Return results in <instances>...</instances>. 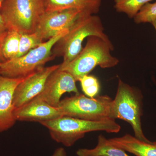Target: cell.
Instances as JSON below:
<instances>
[{
    "label": "cell",
    "instance_id": "cell-1",
    "mask_svg": "<svg viewBox=\"0 0 156 156\" xmlns=\"http://www.w3.org/2000/svg\"><path fill=\"white\" fill-rule=\"evenodd\" d=\"M68 29V32L56 42L52 49V54L55 57H63L59 69L66 66L79 55L83 49L84 40L89 36L99 37L112 44L104 32L100 17L95 14L83 13Z\"/></svg>",
    "mask_w": 156,
    "mask_h": 156
},
{
    "label": "cell",
    "instance_id": "cell-2",
    "mask_svg": "<svg viewBox=\"0 0 156 156\" xmlns=\"http://www.w3.org/2000/svg\"><path fill=\"white\" fill-rule=\"evenodd\" d=\"M48 128L51 138L66 147L72 146L88 132L104 131L118 133L121 127L115 119L89 121L68 116H62L40 123Z\"/></svg>",
    "mask_w": 156,
    "mask_h": 156
},
{
    "label": "cell",
    "instance_id": "cell-3",
    "mask_svg": "<svg viewBox=\"0 0 156 156\" xmlns=\"http://www.w3.org/2000/svg\"><path fill=\"white\" fill-rule=\"evenodd\" d=\"M114 49L112 44L108 43L100 37L89 36L79 55L66 66L59 69L69 73L76 82L80 81L97 66L110 68L119 64V59L111 53Z\"/></svg>",
    "mask_w": 156,
    "mask_h": 156
},
{
    "label": "cell",
    "instance_id": "cell-4",
    "mask_svg": "<svg viewBox=\"0 0 156 156\" xmlns=\"http://www.w3.org/2000/svg\"><path fill=\"white\" fill-rule=\"evenodd\" d=\"M143 98L140 90L119 79L116 94L112 101L110 118L115 120L119 119L129 123L135 137L142 141L150 142L144 134L141 126Z\"/></svg>",
    "mask_w": 156,
    "mask_h": 156
},
{
    "label": "cell",
    "instance_id": "cell-5",
    "mask_svg": "<svg viewBox=\"0 0 156 156\" xmlns=\"http://www.w3.org/2000/svg\"><path fill=\"white\" fill-rule=\"evenodd\" d=\"M68 31V29L61 31L24 56L0 63V75L10 78H24L43 68L55 58L52 52L53 46Z\"/></svg>",
    "mask_w": 156,
    "mask_h": 156
},
{
    "label": "cell",
    "instance_id": "cell-6",
    "mask_svg": "<svg viewBox=\"0 0 156 156\" xmlns=\"http://www.w3.org/2000/svg\"><path fill=\"white\" fill-rule=\"evenodd\" d=\"M45 12L44 0H5L0 10L9 29L20 34L34 33Z\"/></svg>",
    "mask_w": 156,
    "mask_h": 156
},
{
    "label": "cell",
    "instance_id": "cell-7",
    "mask_svg": "<svg viewBox=\"0 0 156 156\" xmlns=\"http://www.w3.org/2000/svg\"><path fill=\"white\" fill-rule=\"evenodd\" d=\"M112 100L108 95H97L92 98L79 93L60 101L56 108L64 116L89 121H102L112 119Z\"/></svg>",
    "mask_w": 156,
    "mask_h": 156
},
{
    "label": "cell",
    "instance_id": "cell-8",
    "mask_svg": "<svg viewBox=\"0 0 156 156\" xmlns=\"http://www.w3.org/2000/svg\"><path fill=\"white\" fill-rule=\"evenodd\" d=\"M83 13L86 12L75 9L45 11L34 33L43 41L49 40L69 28Z\"/></svg>",
    "mask_w": 156,
    "mask_h": 156
},
{
    "label": "cell",
    "instance_id": "cell-9",
    "mask_svg": "<svg viewBox=\"0 0 156 156\" xmlns=\"http://www.w3.org/2000/svg\"><path fill=\"white\" fill-rule=\"evenodd\" d=\"M76 83L75 80L70 74L58 68L48 77L43 91L35 98L56 108L64 93H80Z\"/></svg>",
    "mask_w": 156,
    "mask_h": 156
},
{
    "label": "cell",
    "instance_id": "cell-10",
    "mask_svg": "<svg viewBox=\"0 0 156 156\" xmlns=\"http://www.w3.org/2000/svg\"><path fill=\"white\" fill-rule=\"evenodd\" d=\"M60 67V64L44 67L24 78L15 89L14 109L28 103L42 92L48 77Z\"/></svg>",
    "mask_w": 156,
    "mask_h": 156
},
{
    "label": "cell",
    "instance_id": "cell-11",
    "mask_svg": "<svg viewBox=\"0 0 156 156\" xmlns=\"http://www.w3.org/2000/svg\"><path fill=\"white\" fill-rule=\"evenodd\" d=\"M24 78H10L0 75V132L14 126L13 97L15 89Z\"/></svg>",
    "mask_w": 156,
    "mask_h": 156
},
{
    "label": "cell",
    "instance_id": "cell-12",
    "mask_svg": "<svg viewBox=\"0 0 156 156\" xmlns=\"http://www.w3.org/2000/svg\"><path fill=\"white\" fill-rule=\"evenodd\" d=\"M16 121L41 123L63 116L58 108L34 98L28 103L14 109Z\"/></svg>",
    "mask_w": 156,
    "mask_h": 156
},
{
    "label": "cell",
    "instance_id": "cell-13",
    "mask_svg": "<svg viewBox=\"0 0 156 156\" xmlns=\"http://www.w3.org/2000/svg\"><path fill=\"white\" fill-rule=\"evenodd\" d=\"M108 140L112 145L135 156H156V142H145L129 134Z\"/></svg>",
    "mask_w": 156,
    "mask_h": 156
},
{
    "label": "cell",
    "instance_id": "cell-14",
    "mask_svg": "<svg viewBox=\"0 0 156 156\" xmlns=\"http://www.w3.org/2000/svg\"><path fill=\"white\" fill-rule=\"evenodd\" d=\"M45 11L77 9L94 15L100 11L102 0H44Z\"/></svg>",
    "mask_w": 156,
    "mask_h": 156
},
{
    "label": "cell",
    "instance_id": "cell-15",
    "mask_svg": "<svg viewBox=\"0 0 156 156\" xmlns=\"http://www.w3.org/2000/svg\"><path fill=\"white\" fill-rule=\"evenodd\" d=\"M126 152L112 145L105 136L100 134L98 137L97 144L95 147L79 149L76 154L77 156H131Z\"/></svg>",
    "mask_w": 156,
    "mask_h": 156
},
{
    "label": "cell",
    "instance_id": "cell-16",
    "mask_svg": "<svg viewBox=\"0 0 156 156\" xmlns=\"http://www.w3.org/2000/svg\"><path fill=\"white\" fill-rule=\"evenodd\" d=\"M20 34L8 29L0 35V48L6 61L16 58L19 50Z\"/></svg>",
    "mask_w": 156,
    "mask_h": 156
},
{
    "label": "cell",
    "instance_id": "cell-17",
    "mask_svg": "<svg viewBox=\"0 0 156 156\" xmlns=\"http://www.w3.org/2000/svg\"><path fill=\"white\" fill-rule=\"evenodd\" d=\"M153 0H114V8L119 13H124L134 18L141 8Z\"/></svg>",
    "mask_w": 156,
    "mask_h": 156
},
{
    "label": "cell",
    "instance_id": "cell-18",
    "mask_svg": "<svg viewBox=\"0 0 156 156\" xmlns=\"http://www.w3.org/2000/svg\"><path fill=\"white\" fill-rule=\"evenodd\" d=\"M43 42V40L40 38L35 33L20 34L19 50L16 58L24 56Z\"/></svg>",
    "mask_w": 156,
    "mask_h": 156
},
{
    "label": "cell",
    "instance_id": "cell-19",
    "mask_svg": "<svg viewBox=\"0 0 156 156\" xmlns=\"http://www.w3.org/2000/svg\"><path fill=\"white\" fill-rule=\"evenodd\" d=\"M81 83L82 90L88 97H96L100 91V86L97 78L93 76L86 75L82 78Z\"/></svg>",
    "mask_w": 156,
    "mask_h": 156
},
{
    "label": "cell",
    "instance_id": "cell-20",
    "mask_svg": "<svg viewBox=\"0 0 156 156\" xmlns=\"http://www.w3.org/2000/svg\"><path fill=\"white\" fill-rule=\"evenodd\" d=\"M156 18V2L147 3L141 8L134 17L136 24L149 23H151Z\"/></svg>",
    "mask_w": 156,
    "mask_h": 156
},
{
    "label": "cell",
    "instance_id": "cell-21",
    "mask_svg": "<svg viewBox=\"0 0 156 156\" xmlns=\"http://www.w3.org/2000/svg\"><path fill=\"white\" fill-rule=\"evenodd\" d=\"M8 29L9 28L5 20L0 12V35Z\"/></svg>",
    "mask_w": 156,
    "mask_h": 156
},
{
    "label": "cell",
    "instance_id": "cell-22",
    "mask_svg": "<svg viewBox=\"0 0 156 156\" xmlns=\"http://www.w3.org/2000/svg\"><path fill=\"white\" fill-rule=\"evenodd\" d=\"M51 156H67V154L64 148L60 147L57 148Z\"/></svg>",
    "mask_w": 156,
    "mask_h": 156
},
{
    "label": "cell",
    "instance_id": "cell-23",
    "mask_svg": "<svg viewBox=\"0 0 156 156\" xmlns=\"http://www.w3.org/2000/svg\"><path fill=\"white\" fill-rule=\"evenodd\" d=\"M5 59L3 57L2 54V51H1V48H0V63H2V62H5Z\"/></svg>",
    "mask_w": 156,
    "mask_h": 156
},
{
    "label": "cell",
    "instance_id": "cell-24",
    "mask_svg": "<svg viewBox=\"0 0 156 156\" xmlns=\"http://www.w3.org/2000/svg\"><path fill=\"white\" fill-rule=\"evenodd\" d=\"M151 24H152V25L153 26L154 28L155 29L156 31V18L151 23Z\"/></svg>",
    "mask_w": 156,
    "mask_h": 156
},
{
    "label": "cell",
    "instance_id": "cell-25",
    "mask_svg": "<svg viewBox=\"0 0 156 156\" xmlns=\"http://www.w3.org/2000/svg\"><path fill=\"white\" fill-rule=\"evenodd\" d=\"M5 0H0V10L2 9V7L3 4L5 2Z\"/></svg>",
    "mask_w": 156,
    "mask_h": 156
}]
</instances>
